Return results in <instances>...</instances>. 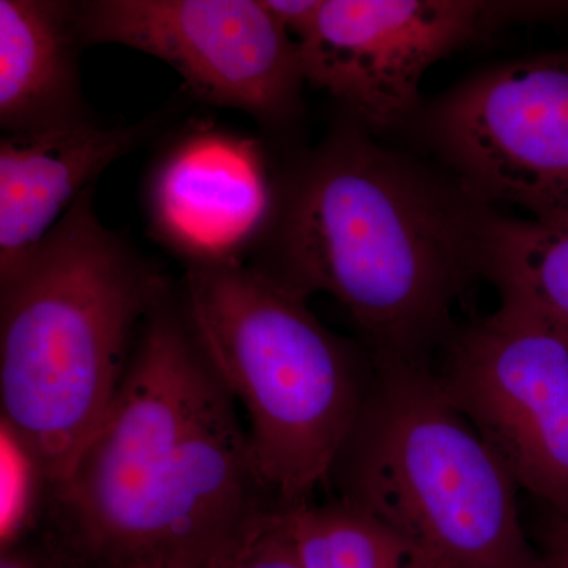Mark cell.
<instances>
[{
    "mask_svg": "<svg viewBox=\"0 0 568 568\" xmlns=\"http://www.w3.org/2000/svg\"><path fill=\"white\" fill-rule=\"evenodd\" d=\"M324 0H263L265 9L295 41L302 39L320 14Z\"/></svg>",
    "mask_w": 568,
    "mask_h": 568,
    "instance_id": "e0dca14e",
    "label": "cell"
},
{
    "mask_svg": "<svg viewBox=\"0 0 568 568\" xmlns=\"http://www.w3.org/2000/svg\"><path fill=\"white\" fill-rule=\"evenodd\" d=\"M568 11L567 2L324 0L297 41L305 81L366 130L409 121L426 71L517 20Z\"/></svg>",
    "mask_w": 568,
    "mask_h": 568,
    "instance_id": "ba28073f",
    "label": "cell"
},
{
    "mask_svg": "<svg viewBox=\"0 0 568 568\" xmlns=\"http://www.w3.org/2000/svg\"><path fill=\"white\" fill-rule=\"evenodd\" d=\"M0 549L18 547L50 510L54 484L36 452L17 429L0 418Z\"/></svg>",
    "mask_w": 568,
    "mask_h": 568,
    "instance_id": "9a60e30c",
    "label": "cell"
},
{
    "mask_svg": "<svg viewBox=\"0 0 568 568\" xmlns=\"http://www.w3.org/2000/svg\"><path fill=\"white\" fill-rule=\"evenodd\" d=\"M275 197L276 178L261 141L190 122L153 163L145 213L155 241L183 267L248 264Z\"/></svg>",
    "mask_w": 568,
    "mask_h": 568,
    "instance_id": "30bf717a",
    "label": "cell"
},
{
    "mask_svg": "<svg viewBox=\"0 0 568 568\" xmlns=\"http://www.w3.org/2000/svg\"><path fill=\"white\" fill-rule=\"evenodd\" d=\"M282 508L173 290L142 327L102 425L52 489L50 547L73 568L209 562Z\"/></svg>",
    "mask_w": 568,
    "mask_h": 568,
    "instance_id": "6da1fadb",
    "label": "cell"
},
{
    "mask_svg": "<svg viewBox=\"0 0 568 568\" xmlns=\"http://www.w3.org/2000/svg\"><path fill=\"white\" fill-rule=\"evenodd\" d=\"M183 315L248 418L254 458L286 510L327 489L375 376L364 343L334 334L308 298L252 264L189 265Z\"/></svg>",
    "mask_w": 568,
    "mask_h": 568,
    "instance_id": "277c9868",
    "label": "cell"
},
{
    "mask_svg": "<svg viewBox=\"0 0 568 568\" xmlns=\"http://www.w3.org/2000/svg\"><path fill=\"white\" fill-rule=\"evenodd\" d=\"M85 190L0 280V418L61 484L121 390L166 274L95 211Z\"/></svg>",
    "mask_w": 568,
    "mask_h": 568,
    "instance_id": "3957f363",
    "label": "cell"
},
{
    "mask_svg": "<svg viewBox=\"0 0 568 568\" xmlns=\"http://www.w3.org/2000/svg\"><path fill=\"white\" fill-rule=\"evenodd\" d=\"M436 375L519 489L568 521V328L500 298L458 325Z\"/></svg>",
    "mask_w": 568,
    "mask_h": 568,
    "instance_id": "8992f818",
    "label": "cell"
},
{
    "mask_svg": "<svg viewBox=\"0 0 568 568\" xmlns=\"http://www.w3.org/2000/svg\"><path fill=\"white\" fill-rule=\"evenodd\" d=\"M425 133L478 203L568 222V51L503 63L452 89Z\"/></svg>",
    "mask_w": 568,
    "mask_h": 568,
    "instance_id": "9c48e42d",
    "label": "cell"
},
{
    "mask_svg": "<svg viewBox=\"0 0 568 568\" xmlns=\"http://www.w3.org/2000/svg\"><path fill=\"white\" fill-rule=\"evenodd\" d=\"M205 564L207 562H203V560L163 556V558L142 560V562L134 564L130 568H204Z\"/></svg>",
    "mask_w": 568,
    "mask_h": 568,
    "instance_id": "ffe728a7",
    "label": "cell"
},
{
    "mask_svg": "<svg viewBox=\"0 0 568 568\" xmlns=\"http://www.w3.org/2000/svg\"><path fill=\"white\" fill-rule=\"evenodd\" d=\"M163 112L136 123L99 121L0 140V280L36 252L74 201L122 156L162 130Z\"/></svg>",
    "mask_w": 568,
    "mask_h": 568,
    "instance_id": "8fae6325",
    "label": "cell"
},
{
    "mask_svg": "<svg viewBox=\"0 0 568 568\" xmlns=\"http://www.w3.org/2000/svg\"><path fill=\"white\" fill-rule=\"evenodd\" d=\"M80 2L0 0V129L10 136L95 122L85 103Z\"/></svg>",
    "mask_w": 568,
    "mask_h": 568,
    "instance_id": "7c38bea8",
    "label": "cell"
},
{
    "mask_svg": "<svg viewBox=\"0 0 568 568\" xmlns=\"http://www.w3.org/2000/svg\"><path fill=\"white\" fill-rule=\"evenodd\" d=\"M304 568H429L405 538L336 497L287 510Z\"/></svg>",
    "mask_w": 568,
    "mask_h": 568,
    "instance_id": "5bb4252c",
    "label": "cell"
},
{
    "mask_svg": "<svg viewBox=\"0 0 568 568\" xmlns=\"http://www.w3.org/2000/svg\"><path fill=\"white\" fill-rule=\"evenodd\" d=\"M537 549L541 567L568 568V521L548 514L541 525L540 544Z\"/></svg>",
    "mask_w": 568,
    "mask_h": 568,
    "instance_id": "ac0fdd59",
    "label": "cell"
},
{
    "mask_svg": "<svg viewBox=\"0 0 568 568\" xmlns=\"http://www.w3.org/2000/svg\"><path fill=\"white\" fill-rule=\"evenodd\" d=\"M209 568H304L286 508L265 515L252 528L220 548Z\"/></svg>",
    "mask_w": 568,
    "mask_h": 568,
    "instance_id": "2e32d148",
    "label": "cell"
},
{
    "mask_svg": "<svg viewBox=\"0 0 568 568\" xmlns=\"http://www.w3.org/2000/svg\"><path fill=\"white\" fill-rule=\"evenodd\" d=\"M204 568H209L207 564H205V567Z\"/></svg>",
    "mask_w": 568,
    "mask_h": 568,
    "instance_id": "44dd1931",
    "label": "cell"
},
{
    "mask_svg": "<svg viewBox=\"0 0 568 568\" xmlns=\"http://www.w3.org/2000/svg\"><path fill=\"white\" fill-rule=\"evenodd\" d=\"M375 362L327 489L394 530L433 568H544L519 487L432 366Z\"/></svg>",
    "mask_w": 568,
    "mask_h": 568,
    "instance_id": "5b68a950",
    "label": "cell"
},
{
    "mask_svg": "<svg viewBox=\"0 0 568 568\" xmlns=\"http://www.w3.org/2000/svg\"><path fill=\"white\" fill-rule=\"evenodd\" d=\"M85 47L118 44L170 65L194 99L286 134L304 111L301 47L263 0H84Z\"/></svg>",
    "mask_w": 568,
    "mask_h": 568,
    "instance_id": "52a82bcc",
    "label": "cell"
},
{
    "mask_svg": "<svg viewBox=\"0 0 568 568\" xmlns=\"http://www.w3.org/2000/svg\"><path fill=\"white\" fill-rule=\"evenodd\" d=\"M481 274L500 298L532 306L568 328V222L511 219L491 209Z\"/></svg>",
    "mask_w": 568,
    "mask_h": 568,
    "instance_id": "4fadbf2b",
    "label": "cell"
},
{
    "mask_svg": "<svg viewBox=\"0 0 568 568\" xmlns=\"http://www.w3.org/2000/svg\"><path fill=\"white\" fill-rule=\"evenodd\" d=\"M0 568H71L54 549L37 551L24 544L2 551Z\"/></svg>",
    "mask_w": 568,
    "mask_h": 568,
    "instance_id": "d6986e66",
    "label": "cell"
},
{
    "mask_svg": "<svg viewBox=\"0 0 568 568\" xmlns=\"http://www.w3.org/2000/svg\"><path fill=\"white\" fill-rule=\"evenodd\" d=\"M353 119L276 178L248 264L345 306L376 362L433 366L455 306L481 274L491 209L383 148Z\"/></svg>",
    "mask_w": 568,
    "mask_h": 568,
    "instance_id": "7a4b0ae2",
    "label": "cell"
}]
</instances>
